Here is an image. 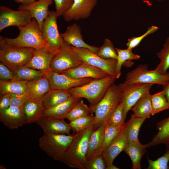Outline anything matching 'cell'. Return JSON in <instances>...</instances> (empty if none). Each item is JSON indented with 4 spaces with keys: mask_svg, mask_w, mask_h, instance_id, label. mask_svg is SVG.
I'll list each match as a JSON object with an SVG mask.
<instances>
[{
    "mask_svg": "<svg viewBox=\"0 0 169 169\" xmlns=\"http://www.w3.org/2000/svg\"><path fill=\"white\" fill-rule=\"evenodd\" d=\"M96 129L92 125L74 135V138L60 161L71 168L86 169L89 142L91 134Z\"/></svg>",
    "mask_w": 169,
    "mask_h": 169,
    "instance_id": "6da1fadb",
    "label": "cell"
},
{
    "mask_svg": "<svg viewBox=\"0 0 169 169\" xmlns=\"http://www.w3.org/2000/svg\"><path fill=\"white\" fill-rule=\"evenodd\" d=\"M18 28L19 34L16 38H10L0 36V47L30 48L34 49L46 48L49 50L43 38L42 30L35 18H33L27 25Z\"/></svg>",
    "mask_w": 169,
    "mask_h": 169,
    "instance_id": "7a4b0ae2",
    "label": "cell"
},
{
    "mask_svg": "<svg viewBox=\"0 0 169 169\" xmlns=\"http://www.w3.org/2000/svg\"><path fill=\"white\" fill-rule=\"evenodd\" d=\"M115 76L109 75L103 78L94 79L83 85L68 91L71 95L86 99L91 107L97 104L105 95L109 87L115 81Z\"/></svg>",
    "mask_w": 169,
    "mask_h": 169,
    "instance_id": "3957f363",
    "label": "cell"
},
{
    "mask_svg": "<svg viewBox=\"0 0 169 169\" xmlns=\"http://www.w3.org/2000/svg\"><path fill=\"white\" fill-rule=\"evenodd\" d=\"M121 101L120 88L119 85L113 83L109 87L102 99L95 106L90 107L91 113L95 114L93 125L96 128L101 124H105Z\"/></svg>",
    "mask_w": 169,
    "mask_h": 169,
    "instance_id": "277c9868",
    "label": "cell"
},
{
    "mask_svg": "<svg viewBox=\"0 0 169 169\" xmlns=\"http://www.w3.org/2000/svg\"><path fill=\"white\" fill-rule=\"evenodd\" d=\"M74 135L44 133L38 140L40 149L50 158L60 161Z\"/></svg>",
    "mask_w": 169,
    "mask_h": 169,
    "instance_id": "5b68a950",
    "label": "cell"
},
{
    "mask_svg": "<svg viewBox=\"0 0 169 169\" xmlns=\"http://www.w3.org/2000/svg\"><path fill=\"white\" fill-rule=\"evenodd\" d=\"M147 64H140L128 72L124 83L157 84L165 87L169 82V73L163 74L155 69L149 70Z\"/></svg>",
    "mask_w": 169,
    "mask_h": 169,
    "instance_id": "8992f818",
    "label": "cell"
},
{
    "mask_svg": "<svg viewBox=\"0 0 169 169\" xmlns=\"http://www.w3.org/2000/svg\"><path fill=\"white\" fill-rule=\"evenodd\" d=\"M34 50L30 48L0 47V62L14 72L28 63Z\"/></svg>",
    "mask_w": 169,
    "mask_h": 169,
    "instance_id": "52a82bcc",
    "label": "cell"
},
{
    "mask_svg": "<svg viewBox=\"0 0 169 169\" xmlns=\"http://www.w3.org/2000/svg\"><path fill=\"white\" fill-rule=\"evenodd\" d=\"M82 62L72 46L64 42L53 57L50 69L60 73L75 67Z\"/></svg>",
    "mask_w": 169,
    "mask_h": 169,
    "instance_id": "ba28073f",
    "label": "cell"
},
{
    "mask_svg": "<svg viewBox=\"0 0 169 169\" xmlns=\"http://www.w3.org/2000/svg\"><path fill=\"white\" fill-rule=\"evenodd\" d=\"M153 84H128L119 85L120 88L121 101L123 105V118L125 120L127 113L138 100L145 94L150 91Z\"/></svg>",
    "mask_w": 169,
    "mask_h": 169,
    "instance_id": "9c48e42d",
    "label": "cell"
},
{
    "mask_svg": "<svg viewBox=\"0 0 169 169\" xmlns=\"http://www.w3.org/2000/svg\"><path fill=\"white\" fill-rule=\"evenodd\" d=\"M58 17L55 11H49L42 26L43 38L49 50L52 51L59 49L64 43L59 31L57 23Z\"/></svg>",
    "mask_w": 169,
    "mask_h": 169,
    "instance_id": "30bf717a",
    "label": "cell"
},
{
    "mask_svg": "<svg viewBox=\"0 0 169 169\" xmlns=\"http://www.w3.org/2000/svg\"><path fill=\"white\" fill-rule=\"evenodd\" d=\"M72 47L82 62L98 68L115 77L117 60L103 59L88 49Z\"/></svg>",
    "mask_w": 169,
    "mask_h": 169,
    "instance_id": "8fae6325",
    "label": "cell"
},
{
    "mask_svg": "<svg viewBox=\"0 0 169 169\" xmlns=\"http://www.w3.org/2000/svg\"><path fill=\"white\" fill-rule=\"evenodd\" d=\"M33 19L26 10H14L7 7H0V32L5 28L15 26L18 28L28 25Z\"/></svg>",
    "mask_w": 169,
    "mask_h": 169,
    "instance_id": "7c38bea8",
    "label": "cell"
},
{
    "mask_svg": "<svg viewBox=\"0 0 169 169\" xmlns=\"http://www.w3.org/2000/svg\"><path fill=\"white\" fill-rule=\"evenodd\" d=\"M51 89L68 90L86 84L94 79L92 78L74 79L49 70L45 73Z\"/></svg>",
    "mask_w": 169,
    "mask_h": 169,
    "instance_id": "4fadbf2b",
    "label": "cell"
},
{
    "mask_svg": "<svg viewBox=\"0 0 169 169\" xmlns=\"http://www.w3.org/2000/svg\"><path fill=\"white\" fill-rule=\"evenodd\" d=\"M98 0H74L71 8L63 16L66 22L89 18L97 4Z\"/></svg>",
    "mask_w": 169,
    "mask_h": 169,
    "instance_id": "5bb4252c",
    "label": "cell"
},
{
    "mask_svg": "<svg viewBox=\"0 0 169 169\" xmlns=\"http://www.w3.org/2000/svg\"><path fill=\"white\" fill-rule=\"evenodd\" d=\"M60 73L74 79L92 78L94 79H97L103 78L109 75L103 70L83 62L75 67Z\"/></svg>",
    "mask_w": 169,
    "mask_h": 169,
    "instance_id": "9a60e30c",
    "label": "cell"
},
{
    "mask_svg": "<svg viewBox=\"0 0 169 169\" xmlns=\"http://www.w3.org/2000/svg\"><path fill=\"white\" fill-rule=\"evenodd\" d=\"M58 49L52 51L46 48L34 49L31 58L24 67L46 73L50 69L51 62Z\"/></svg>",
    "mask_w": 169,
    "mask_h": 169,
    "instance_id": "2e32d148",
    "label": "cell"
},
{
    "mask_svg": "<svg viewBox=\"0 0 169 169\" xmlns=\"http://www.w3.org/2000/svg\"><path fill=\"white\" fill-rule=\"evenodd\" d=\"M64 119L42 116L36 123L42 128L44 133L70 135L71 129Z\"/></svg>",
    "mask_w": 169,
    "mask_h": 169,
    "instance_id": "e0dca14e",
    "label": "cell"
},
{
    "mask_svg": "<svg viewBox=\"0 0 169 169\" xmlns=\"http://www.w3.org/2000/svg\"><path fill=\"white\" fill-rule=\"evenodd\" d=\"M60 35L64 42L73 46L88 49L96 54L98 50L99 47L90 45L84 41L80 27L76 23L68 26Z\"/></svg>",
    "mask_w": 169,
    "mask_h": 169,
    "instance_id": "ac0fdd59",
    "label": "cell"
},
{
    "mask_svg": "<svg viewBox=\"0 0 169 169\" xmlns=\"http://www.w3.org/2000/svg\"><path fill=\"white\" fill-rule=\"evenodd\" d=\"M128 142L122 130L103 151L102 155L105 159L107 167L113 164L116 157L124 151Z\"/></svg>",
    "mask_w": 169,
    "mask_h": 169,
    "instance_id": "d6986e66",
    "label": "cell"
},
{
    "mask_svg": "<svg viewBox=\"0 0 169 169\" xmlns=\"http://www.w3.org/2000/svg\"><path fill=\"white\" fill-rule=\"evenodd\" d=\"M53 0H38L30 4H21L18 7V10L29 12L32 18L37 20L41 29L43 22L49 13V7L53 3Z\"/></svg>",
    "mask_w": 169,
    "mask_h": 169,
    "instance_id": "ffe728a7",
    "label": "cell"
},
{
    "mask_svg": "<svg viewBox=\"0 0 169 169\" xmlns=\"http://www.w3.org/2000/svg\"><path fill=\"white\" fill-rule=\"evenodd\" d=\"M0 120L10 129H15L26 124L22 108L10 106L0 111Z\"/></svg>",
    "mask_w": 169,
    "mask_h": 169,
    "instance_id": "44dd1931",
    "label": "cell"
},
{
    "mask_svg": "<svg viewBox=\"0 0 169 169\" xmlns=\"http://www.w3.org/2000/svg\"><path fill=\"white\" fill-rule=\"evenodd\" d=\"M22 109L26 124L36 123L43 116L44 109L42 99L30 98L25 101Z\"/></svg>",
    "mask_w": 169,
    "mask_h": 169,
    "instance_id": "7402d4cb",
    "label": "cell"
},
{
    "mask_svg": "<svg viewBox=\"0 0 169 169\" xmlns=\"http://www.w3.org/2000/svg\"><path fill=\"white\" fill-rule=\"evenodd\" d=\"M105 126V123L101 124L91 134L86 154L87 161L102 154L103 151Z\"/></svg>",
    "mask_w": 169,
    "mask_h": 169,
    "instance_id": "603a6c76",
    "label": "cell"
},
{
    "mask_svg": "<svg viewBox=\"0 0 169 169\" xmlns=\"http://www.w3.org/2000/svg\"><path fill=\"white\" fill-rule=\"evenodd\" d=\"M26 95L28 98L42 99L51 89L48 79L45 75L28 81Z\"/></svg>",
    "mask_w": 169,
    "mask_h": 169,
    "instance_id": "cb8c5ba5",
    "label": "cell"
},
{
    "mask_svg": "<svg viewBox=\"0 0 169 169\" xmlns=\"http://www.w3.org/2000/svg\"><path fill=\"white\" fill-rule=\"evenodd\" d=\"M146 119L131 115L130 119L124 124L122 131L127 139L128 143L140 142L138 138L140 128Z\"/></svg>",
    "mask_w": 169,
    "mask_h": 169,
    "instance_id": "d4e9b609",
    "label": "cell"
},
{
    "mask_svg": "<svg viewBox=\"0 0 169 169\" xmlns=\"http://www.w3.org/2000/svg\"><path fill=\"white\" fill-rule=\"evenodd\" d=\"M81 99L71 96L68 100L62 103L45 109L42 116L65 119V116L69 110Z\"/></svg>",
    "mask_w": 169,
    "mask_h": 169,
    "instance_id": "484cf974",
    "label": "cell"
},
{
    "mask_svg": "<svg viewBox=\"0 0 169 169\" xmlns=\"http://www.w3.org/2000/svg\"><path fill=\"white\" fill-rule=\"evenodd\" d=\"M71 96L68 90L51 89L43 97L42 100L45 109L62 103Z\"/></svg>",
    "mask_w": 169,
    "mask_h": 169,
    "instance_id": "4316f807",
    "label": "cell"
},
{
    "mask_svg": "<svg viewBox=\"0 0 169 169\" xmlns=\"http://www.w3.org/2000/svg\"><path fill=\"white\" fill-rule=\"evenodd\" d=\"M150 91L143 95L131 109L136 116L146 119L149 118L152 113Z\"/></svg>",
    "mask_w": 169,
    "mask_h": 169,
    "instance_id": "83f0119b",
    "label": "cell"
},
{
    "mask_svg": "<svg viewBox=\"0 0 169 169\" xmlns=\"http://www.w3.org/2000/svg\"><path fill=\"white\" fill-rule=\"evenodd\" d=\"M145 145L140 142L128 143L124 151L128 155L132 162L133 169H141V161L146 151Z\"/></svg>",
    "mask_w": 169,
    "mask_h": 169,
    "instance_id": "f1b7e54d",
    "label": "cell"
},
{
    "mask_svg": "<svg viewBox=\"0 0 169 169\" xmlns=\"http://www.w3.org/2000/svg\"><path fill=\"white\" fill-rule=\"evenodd\" d=\"M27 81L14 79L7 81L0 80V95L6 93L26 94Z\"/></svg>",
    "mask_w": 169,
    "mask_h": 169,
    "instance_id": "f546056e",
    "label": "cell"
},
{
    "mask_svg": "<svg viewBox=\"0 0 169 169\" xmlns=\"http://www.w3.org/2000/svg\"><path fill=\"white\" fill-rule=\"evenodd\" d=\"M157 133L152 140L145 144L149 148L160 144H165L169 140V116L156 124Z\"/></svg>",
    "mask_w": 169,
    "mask_h": 169,
    "instance_id": "4dcf8cb0",
    "label": "cell"
},
{
    "mask_svg": "<svg viewBox=\"0 0 169 169\" xmlns=\"http://www.w3.org/2000/svg\"><path fill=\"white\" fill-rule=\"evenodd\" d=\"M117 54V64L115 69V78H119L121 74L122 66L126 62L132 60H138L140 56L134 53L132 49L127 48L121 49L116 48Z\"/></svg>",
    "mask_w": 169,
    "mask_h": 169,
    "instance_id": "1f68e13d",
    "label": "cell"
},
{
    "mask_svg": "<svg viewBox=\"0 0 169 169\" xmlns=\"http://www.w3.org/2000/svg\"><path fill=\"white\" fill-rule=\"evenodd\" d=\"M13 79L25 81L33 80L45 75L41 71L26 67H23L13 72Z\"/></svg>",
    "mask_w": 169,
    "mask_h": 169,
    "instance_id": "d6a6232c",
    "label": "cell"
},
{
    "mask_svg": "<svg viewBox=\"0 0 169 169\" xmlns=\"http://www.w3.org/2000/svg\"><path fill=\"white\" fill-rule=\"evenodd\" d=\"M92 113L90 107L80 100L69 110L65 116L69 122L78 118L87 116Z\"/></svg>",
    "mask_w": 169,
    "mask_h": 169,
    "instance_id": "836d02e7",
    "label": "cell"
},
{
    "mask_svg": "<svg viewBox=\"0 0 169 169\" xmlns=\"http://www.w3.org/2000/svg\"><path fill=\"white\" fill-rule=\"evenodd\" d=\"M151 102L152 115L164 110L169 109V105L163 90L151 95Z\"/></svg>",
    "mask_w": 169,
    "mask_h": 169,
    "instance_id": "e575fe53",
    "label": "cell"
},
{
    "mask_svg": "<svg viewBox=\"0 0 169 169\" xmlns=\"http://www.w3.org/2000/svg\"><path fill=\"white\" fill-rule=\"evenodd\" d=\"M157 54L160 61L155 69L162 74L167 73L169 68V37L166 38L163 49Z\"/></svg>",
    "mask_w": 169,
    "mask_h": 169,
    "instance_id": "d590c367",
    "label": "cell"
},
{
    "mask_svg": "<svg viewBox=\"0 0 169 169\" xmlns=\"http://www.w3.org/2000/svg\"><path fill=\"white\" fill-rule=\"evenodd\" d=\"M94 120L95 116L92 113L87 116L70 121L69 124L71 129L77 133L84 131L93 125Z\"/></svg>",
    "mask_w": 169,
    "mask_h": 169,
    "instance_id": "8d00e7d4",
    "label": "cell"
},
{
    "mask_svg": "<svg viewBox=\"0 0 169 169\" xmlns=\"http://www.w3.org/2000/svg\"><path fill=\"white\" fill-rule=\"evenodd\" d=\"M96 54L104 59H117V54L115 48L111 41L108 38L104 40L103 44L99 47Z\"/></svg>",
    "mask_w": 169,
    "mask_h": 169,
    "instance_id": "74e56055",
    "label": "cell"
},
{
    "mask_svg": "<svg viewBox=\"0 0 169 169\" xmlns=\"http://www.w3.org/2000/svg\"><path fill=\"white\" fill-rule=\"evenodd\" d=\"M123 118V105L120 103L110 115L105 124L115 126H122L125 124Z\"/></svg>",
    "mask_w": 169,
    "mask_h": 169,
    "instance_id": "f35d334b",
    "label": "cell"
},
{
    "mask_svg": "<svg viewBox=\"0 0 169 169\" xmlns=\"http://www.w3.org/2000/svg\"><path fill=\"white\" fill-rule=\"evenodd\" d=\"M123 126H115L105 124L103 150L121 131Z\"/></svg>",
    "mask_w": 169,
    "mask_h": 169,
    "instance_id": "ab89813d",
    "label": "cell"
},
{
    "mask_svg": "<svg viewBox=\"0 0 169 169\" xmlns=\"http://www.w3.org/2000/svg\"><path fill=\"white\" fill-rule=\"evenodd\" d=\"M169 161V150L156 160L152 161L148 159V166L147 169H168V164Z\"/></svg>",
    "mask_w": 169,
    "mask_h": 169,
    "instance_id": "60d3db41",
    "label": "cell"
},
{
    "mask_svg": "<svg viewBox=\"0 0 169 169\" xmlns=\"http://www.w3.org/2000/svg\"><path fill=\"white\" fill-rule=\"evenodd\" d=\"M158 29L157 27L152 25L149 27L146 32L143 35L139 37L134 36L128 39L127 42L126 43L127 48L132 49L137 46L143 38L155 32Z\"/></svg>",
    "mask_w": 169,
    "mask_h": 169,
    "instance_id": "b9f144b4",
    "label": "cell"
},
{
    "mask_svg": "<svg viewBox=\"0 0 169 169\" xmlns=\"http://www.w3.org/2000/svg\"><path fill=\"white\" fill-rule=\"evenodd\" d=\"M106 167L105 161L101 155L87 160L86 169H106Z\"/></svg>",
    "mask_w": 169,
    "mask_h": 169,
    "instance_id": "7bdbcfd3",
    "label": "cell"
},
{
    "mask_svg": "<svg viewBox=\"0 0 169 169\" xmlns=\"http://www.w3.org/2000/svg\"><path fill=\"white\" fill-rule=\"evenodd\" d=\"M55 4V12L58 17L62 16L71 7L74 0H54Z\"/></svg>",
    "mask_w": 169,
    "mask_h": 169,
    "instance_id": "ee69618b",
    "label": "cell"
},
{
    "mask_svg": "<svg viewBox=\"0 0 169 169\" xmlns=\"http://www.w3.org/2000/svg\"><path fill=\"white\" fill-rule=\"evenodd\" d=\"M28 99L26 94H11L10 106L22 108L24 103Z\"/></svg>",
    "mask_w": 169,
    "mask_h": 169,
    "instance_id": "f6af8a7d",
    "label": "cell"
},
{
    "mask_svg": "<svg viewBox=\"0 0 169 169\" xmlns=\"http://www.w3.org/2000/svg\"><path fill=\"white\" fill-rule=\"evenodd\" d=\"M13 72L5 65L0 63V80L7 81L13 79Z\"/></svg>",
    "mask_w": 169,
    "mask_h": 169,
    "instance_id": "bcb514c9",
    "label": "cell"
},
{
    "mask_svg": "<svg viewBox=\"0 0 169 169\" xmlns=\"http://www.w3.org/2000/svg\"><path fill=\"white\" fill-rule=\"evenodd\" d=\"M11 94L6 93L1 95L0 111L4 110L10 106Z\"/></svg>",
    "mask_w": 169,
    "mask_h": 169,
    "instance_id": "7dc6e473",
    "label": "cell"
},
{
    "mask_svg": "<svg viewBox=\"0 0 169 169\" xmlns=\"http://www.w3.org/2000/svg\"><path fill=\"white\" fill-rule=\"evenodd\" d=\"M17 3L22 4H28L33 3L36 1L35 0H13Z\"/></svg>",
    "mask_w": 169,
    "mask_h": 169,
    "instance_id": "c3c4849f",
    "label": "cell"
},
{
    "mask_svg": "<svg viewBox=\"0 0 169 169\" xmlns=\"http://www.w3.org/2000/svg\"><path fill=\"white\" fill-rule=\"evenodd\" d=\"M169 105V82L163 89Z\"/></svg>",
    "mask_w": 169,
    "mask_h": 169,
    "instance_id": "681fc988",
    "label": "cell"
},
{
    "mask_svg": "<svg viewBox=\"0 0 169 169\" xmlns=\"http://www.w3.org/2000/svg\"><path fill=\"white\" fill-rule=\"evenodd\" d=\"M120 169L118 167L114 165L113 164L110 165L109 166H107L106 169Z\"/></svg>",
    "mask_w": 169,
    "mask_h": 169,
    "instance_id": "f907efd6",
    "label": "cell"
},
{
    "mask_svg": "<svg viewBox=\"0 0 169 169\" xmlns=\"http://www.w3.org/2000/svg\"><path fill=\"white\" fill-rule=\"evenodd\" d=\"M166 146V150H169V141L165 144Z\"/></svg>",
    "mask_w": 169,
    "mask_h": 169,
    "instance_id": "816d5d0a",
    "label": "cell"
},
{
    "mask_svg": "<svg viewBox=\"0 0 169 169\" xmlns=\"http://www.w3.org/2000/svg\"><path fill=\"white\" fill-rule=\"evenodd\" d=\"M159 1H163V0H158Z\"/></svg>",
    "mask_w": 169,
    "mask_h": 169,
    "instance_id": "f5cc1de1",
    "label": "cell"
},
{
    "mask_svg": "<svg viewBox=\"0 0 169 169\" xmlns=\"http://www.w3.org/2000/svg\"></svg>",
    "mask_w": 169,
    "mask_h": 169,
    "instance_id": "db71d44e",
    "label": "cell"
}]
</instances>
